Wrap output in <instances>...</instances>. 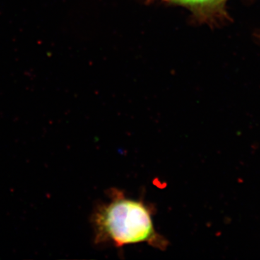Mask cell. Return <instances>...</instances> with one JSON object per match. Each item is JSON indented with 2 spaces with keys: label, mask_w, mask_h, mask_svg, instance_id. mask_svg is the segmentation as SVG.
I'll list each match as a JSON object with an SVG mask.
<instances>
[{
  "label": "cell",
  "mask_w": 260,
  "mask_h": 260,
  "mask_svg": "<svg viewBox=\"0 0 260 260\" xmlns=\"http://www.w3.org/2000/svg\"><path fill=\"white\" fill-rule=\"evenodd\" d=\"M172 1H173V0H172Z\"/></svg>",
  "instance_id": "obj_2"
},
{
  "label": "cell",
  "mask_w": 260,
  "mask_h": 260,
  "mask_svg": "<svg viewBox=\"0 0 260 260\" xmlns=\"http://www.w3.org/2000/svg\"><path fill=\"white\" fill-rule=\"evenodd\" d=\"M95 244L112 243L117 247L148 243L167 249L168 241L154 228L151 208L139 200L125 198L121 191H111V200L98 205L91 218Z\"/></svg>",
  "instance_id": "obj_1"
}]
</instances>
